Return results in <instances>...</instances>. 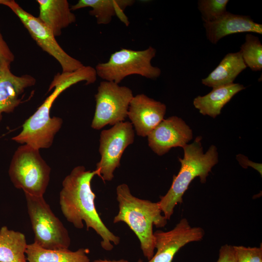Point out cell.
Returning a JSON list of instances; mask_svg holds the SVG:
<instances>
[{
    "label": "cell",
    "mask_w": 262,
    "mask_h": 262,
    "mask_svg": "<svg viewBox=\"0 0 262 262\" xmlns=\"http://www.w3.org/2000/svg\"><path fill=\"white\" fill-rule=\"evenodd\" d=\"M36 82L31 75L19 76L14 74L10 70V65H0V122L2 114L14 112L22 102L20 96Z\"/></svg>",
    "instance_id": "obj_14"
},
{
    "label": "cell",
    "mask_w": 262,
    "mask_h": 262,
    "mask_svg": "<svg viewBox=\"0 0 262 262\" xmlns=\"http://www.w3.org/2000/svg\"><path fill=\"white\" fill-rule=\"evenodd\" d=\"M229 0H199L197 8L203 22L216 20L226 14Z\"/></svg>",
    "instance_id": "obj_23"
},
{
    "label": "cell",
    "mask_w": 262,
    "mask_h": 262,
    "mask_svg": "<svg viewBox=\"0 0 262 262\" xmlns=\"http://www.w3.org/2000/svg\"><path fill=\"white\" fill-rule=\"evenodd\" d=\"M25 235L4 226L0 229V262H26Z\"/></svg>",
    "instance_id": "obj_21"
},
{
    "label": "cell",
    "mask_w": 262,
    "mask_h": 262,
    "mask_svg": "<svg viewBox=\"0 0 262 262\" xmlns=\"http://www.w3.org/2000/svg\"><path fill=\"white\" fill-rule=\"evenodd\" d=\"M36 2L39 8L38 17L55 37L60 36L63 29L76 20L66 0H37Z\"/></svg>",
    "instance_id": "obj_16"
},
{
    "label": "cell",
    "mask_w": 262,
    "mask_h": 262,
    "mask_svg": "<svg viewBox=\"0 0 262 262\" xmlns=\"http://www.w3.org/2000/svg\"><path fill=\"white\" fill-rule=\"evenodd\" d=\"M92 262H129L127 260L125 259H120L118 260H101L98 259L93 261Z\"/></svg>",
    "instance_id": "obj_28"
},
{
    "label": "cell",
    "mask_w": 262,
    "mask_h": 262,
    "mask_svg": "<svg viewBox=\"0 0 262 262\" xmlns=\"http://www.w3.org/2000/svg\"><path fill=\"white\" fill-rule=\"evenodd\" d=\"M92 78L91 69L86 66L73 72H62L56 75L49 87L48 91L54 88L53 92L25 121L21 132L12 139L38 149L50 147L63 124L61 118L50 116V109L54 101L63 91L72 85L83 81L88 84L91 82Z\"/></svg>",
    "instance_id": "obj_2"
},
{
    "label": "cell",
    "mask_w": 262,
    "mask_h": 262,
    "mask_svg": "<svg viewBox=\"0 0 262 262\" xmlns=\"http://www.w3.org/2000/svg\"><path fill=\"white\" fill-rule=\"evenodd\" d=\"M203 25L207 38L213 44L232 34L246 32L262 34V25L255 22L250 16L229 12L214 21L203 22Z\"/></svg>",
    "instance_id": "obj_15"
},
{
    "label": "cell",
    "mask_w": 262,
    "mask_h": 262,
    "mask_svg": "<svg viewBox=\"0 0 262 262\" xmlns=\"http://www.w3.org/2000/svg\"><path fill=\"white\" fill-rule=\"evenodd\" d=\"M134 131L129 121L116 124L100 134L98 151L100 159L96 169L99 171L103 181H111L115 170L120 165V160L125 149L134 140Z\"/></svg>",
    "instance_id": "obj_9"
},
{
    "label": "cell",
    "mask_w": 262,
    "mask_h": 262,
    "mask_svg": "<svg viewBox=\"0 0 262 262\" xmlns=\"http://www.w3.org/2000/svg\"><path fill=\"white\" fill-rule=\"evenodd\" d=\"M25 196L34 234V242L46 249H68L71 243L68 231L44 197L28 194Z\"/></svg>",
    "instance_id": "obj_7"
},
{
    "label": "cell",
    "mask_w": 262,
    "mask_h": 262,
    "mask_svg": "<svg viewBox=\"0 0 262 262\" xmlns=\"http://www.w3.org/2000/svg\"><path fill=\"white\" fill-rule=\"evenodd\" d=\"M236 262H262V246L246 247L233 246Z\"/></svg>",
    "instance_id": "obj_24"
},
{
    "label": "cell",
    "mask_w": 262,
    "mask_h": 262,
    "mask_svg": "<svg viewBox=\"0 0 262 262\" xmlns=\"http://www.w3.org/2000/svg\"><path fill=\"white\" fill-rule=\"evenodd\" d=\"M156 54V49L151 46L142 50L122 48L113 53L107 62L97 64L95 68L97 76L117 84L134 74L154 80L161 74L160 68L151 64Z\"/></svg>",
    "instance_id": "obj_6"
},
{
    "label": "cell",
    "mask_w": 262,
    "mask_h": 262,
    "mask_svg": "<svg viewBox=\"0 0 262 262\" xmlns=\"http://www.w3.org/2000/svg\"><path fill=\"white\" fill-rule=\"evenodd\" d=\"M133 96L128 87L113 82H101L95 95L96 106L92 128L98 130L107 125L113 126L123 122Z\"/></svg>",
    "instance_id": "obj_8"
},
{
    "label": "cell",
    "mask_w": 262,
    "mask_h": 262,
    "mask_svg": "<svg viewBox=\"0 0 262 262\" xmlns=\"http://www.w3.org/2000/svg\"><path fill=\"white\" fill-rule=\"evenodd\" d=\"M88 253V249L83 248L75 251L46 249L34 242L28 244L25 252L28 262H90Z\"/></svg>",
    "instance_id": "obj_20"
},
{
    "label": "cell",
    "mask_w": 262,
    "mask_h": 262,
    "mask_svg": "<svg viewBox=\"0 0 262 262\" xmlns=\"http://www.w3.org/2000/svg\"><path fill=\"white\" fill-rule=\"evenodd\" d=\"M246 67L239 51L229 53L201 82L213 88L232 84Z\"/></svg>",
    "instance_id": "obj_19"
},
{
    "label": "cell",
    "mask_w": 262,
    "mask_h": 262,
    "mask_svg": "<svg viewBox=\"0 0 262 262\" xmlns=\"http://www.w3.org/2000/svg\"><path fill=\"white\" fill-rule=\"evenodd\" d=\"M216 262H236L235 252L233 246L223 245L219 251V257Z\"/></svg>",
    "instance_id": "obj_26"
},
{
    "label": "cell",
    "mask_w": 262,
    "mask_h": 262,
    "mask_svg": "<svg viewBox=\"0 0 262 262\" xmlns=\"http://www.w3.org/2000/svg\"><path fill=\"white\" fill-rule=\"evenodd\" d=\"M15 60V55L4 40L0 31V65H10Z\"/></svg>",
    "instance_id": "obj_25"
},
{
    "label": "cell",
    "mask_w": 262,
    "mask_h": 262,
    "mask_svg": "<svg viewBox=\"0 0 262 262\" xmlns=\"http://www.w3.org/2000/svg\"><path fill=\"white\" fill-rule=\"evenodd\" d=\"M100 177L98 170H87L82 165L75 167L62 182L59 194L62 213L75 228L82 229L84 222L86 229H93L102 239V248L110 251L114 245L119 244L120 238L105 226L97 212L95 204L96 195L91 182L94 177Z\"/></svg>",
    "instance_id": "obj_1"
},
{
    "label": "cell",
    "mask_w": 262,
    "mask_h": 262,
    "mask_svg": "<svg viewBox=\"0 0 262 262\" xmlns=\"http://www.w3.org/2000/svg\"><path fill=\"white\" fill-rule=\"evenodd\" d=\"M147 137L149 147L162 156L173 147L182 148L193 138V132L183 119L172 116L164 119Z\"/></svg>",
    "instance_id": "obj_12"
},
{
    "label": "cell",
    "mask_w": 262,
    "mask_h": 262,
    "mask_svg": "<svg viewBox=\"0 0 262 262\" xmlns=\"http://www.w3.org/2000/svg\"><path fill=\"white\" fill-rule=\"evenodd\" d=\"M244 89L245 87L238 83L213 88L208 94L195 98L193 105L201 114L215 118L232 98Z\"/></svg>",
    "instance_id": "obj_18"
},
{
    "label": "cell",
    "mask_w": 262,
    "mask_h": 262,
    "mask_svg": "<svg viewBox=\"0 0 262 262\" xmlns=\"http://www.w3.org/2000/svg\"><path fill=\"white\" fill-rule=\"evenodd\" d=\"M133 0H79L70 6L71 11L91 7L89 14L96 17L98 24H108L113 16H116L126 26L129 24L124 10L132 5Z\"/></svg>",
    "instance_id": "obj_17"
},
{
    "label": "cell",
    "mask_w": 262,
    "mask_h": 262,
    "mask_svg": "<svg viewBox=\"0 0 262 262\" xmlns=\"http://www.w3.org/2000/svg\"><path fill=\"white\" fill-rule=\"evenodd\" d=\"M205 231L201 227H192L185 218L170 230L154 232L156 252L147 262H172L178 251L186 244L202 240ZM137 262H143L139 259Z\"/></svg>",
    "instance_id": "obj_11"
},
{
    "label": "cell",
    "mask_w": 262,
    "mask_h": 262,
    "mask_svg": "<svg viewBox=\"0 0 262 262\" xmlns=\"http://www.w3.org/2000/svg\"><path fill=\"white\" fill-rule=\"evenodd\" d=\"M166 105L144 94L132 98L127 116L137 135L146 137L164 119Z\"/></svg>",
    "instance_id": "obj_13"
},
{
    "label": "cell",
    "mask_w": 262,
    "mask_h": 262,
    "mask_svg": "<svg viewBox=\"0 0 262 262\" xmlns=\"http://www.w3.org/2000/svg\"><path fill=\"white\" fill-rule=\"evenodd\" d=\"M201 140V136H197L192 143L182 147L183 158H178L181 164L179 173L173 176L169 189L165 195L160 196V200L158 201L167 220L170 219L176 205L183 202V196L192 181L198 177L201 183H205L209 172L218 162L216 147L212 145L204 153Z\"/></svg>",
    "instance_id": "obj_4"
},
{
    "label": "cell",
    "mask_w": 262,
    "mask_h": 262,
    "mask_svg": "<svg viewBox=\"0 0 262 262\" xmlns=\"http://www.w3.org/2000/svg\"><path fill=\"white\" fill-rule=\"evenodd\" d=\"M7 7L18 17L37 45L58 62L62 72H73L84 66L63 49L51 30L38 17L24 10L15 0H11Z\"/></svg>",
    "instance_id": "obj_10"
},
{
    "label": "cell",
    "mask_w": 262,
    "mask_h": 262,
    "mask_svg": "<svg viewBox=\"0 0 262 262\" xmlns=\"http://www.w3.org/2000/svg\"><path fill=\"white\" fill-rule=\"evenodd\" d=\"M50 171L39 149L23 144L15 151L8 174L14 186L22 189L24 194L43 196L49 183Z\"/></svg>",
    "instance_id": "obj_5"
},
{
    "label": "cell",
    "mask_w": 262,
    "mask_h": 262,
    "mask_svg": "<svg viewBox=\"0 0 262 262\" xmlns=\"http://www.w3.org/2000/svg\"><path fill=\"white\" fill-rule=\"evenodd\" d=\"M239 52L246 66L254 71L262 70V44L258 37L246 34Z\"/></svg>",
    "instance_id": "obj_22"
},
{
    "label": "cell",
    "mask_w": 262,
    "mask_h": 262,
    "mask_svg": "<svg viewBox=\"0 0 262 262\" xmlns=\"http://www.w3.org/2000/svg\"><path fill=\"white\" fill-rule=\"evenodd\" d=\"M237 159L239 161L240 164L243 167L246 168V166H251L256 169L262 175V164H256L251 161L249 162L247 157L242 154H239L237 155Z\"/></svg>",
    "instance_id": "obj_27"
},
{
    "label": "cell",
    "mask_w": 262,
    "mask_h": 262,
    "mask_svg": "<svg viewBox=\"0 0 262 262\" xmlns=\"http://www.w3.org/2000/svg\"><path fill=\"white\" fill-rule=\"evenodd\" d=\"M118 212L115 216L114 223H125L135 233L140 243L144 257L150 260L154 255L155 244L153 226L164 227L167 220L162 215L158 202L139 198L131 193L125 183L116 188Z\"/></svg>",
    "instance_id": "obj_3"
},
{
    "label": "cell",
    "mask_w": 262,
    "mask_h": 262,
    "mask_svg": "<svg viewBox=\"0 0 262 262\" xmlns=\"http://www.w3.org/2000/svg\"><path fill=\"white\" fill-rule=\"evenodd\" d=\"M11 0H0V4H3L7 6Z\"/></svg>",
    "instance_id": "obj_29"
}]
</instances>
